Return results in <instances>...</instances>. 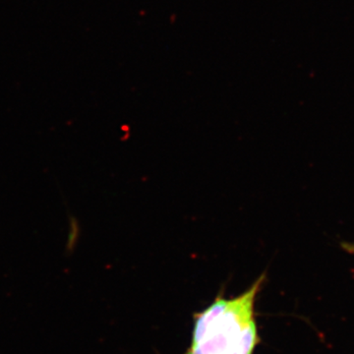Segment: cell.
<instances>
[{
  "instance_id": "cell-1",
  "label": "cell",
  "mask_w": 354,
  "mask_h": 354,
  "mask_svg": "<svg viewBox=\"0 0 354 354\" xmlns=\"http://www.w3.org/2000/svg\"><path fill=\"white\" fill-rule=\"evenodd\" d=\"M265 279L262 274L235 297L218 293L209 306L194 314L191 342L183 354H254L261 342L256 300Z\"/></svg>"
},
{
  "instance_id": "cell-2",
  "label": "cell",
  "mask_w": 354,
  "mask_h": 354,
  "mask_svg": "<svg viewBox=\"0 0 354 354\" xmlns=\"http://www.w3.org/2000/svg\"><path fill=\"white\" fill-rule=\"evenodd\" d=\"M342 247L346 252L354 255V243H351V242H342Z\"/></svg>"
}]
</instances>
